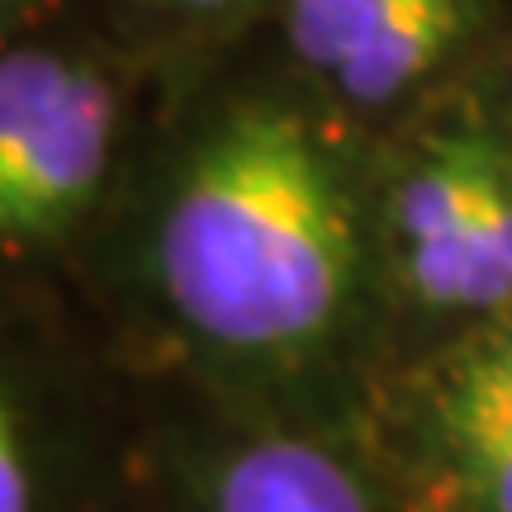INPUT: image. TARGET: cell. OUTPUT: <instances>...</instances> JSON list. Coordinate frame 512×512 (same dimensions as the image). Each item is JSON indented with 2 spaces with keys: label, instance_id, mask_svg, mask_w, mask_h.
Instances as JSON below:
<instances>
[{
  "label": "cell",
  "instance_id": "6da1fadb",
  "mask_svg": "<svg viewBox=\"0 0 512 512\" xmlns=\"http://www.w3.org/2000/svg\"><path fill=\"white\" fill-rule=\"evenodd\" d=\"M110 271L166 389L351 422L332 380L380 275L375 200L299 105L204 114L133 195Z\"/></svg>",
  "mask_w": 512,
  "mask_h": 512
},
{
  "label": "cell",
  "instance_id": "7a4b0ae2",
  "mask_svg": "<svg viewBox=\"0 0 512 512\" xmlns=\"http://www.w3.org/2000/svg\"><path fill=\"white\" fill-rule=\"evenodd\" d=\"M128 512H399L351 422L166 389L143 408Z\"/></svg>",
  "mask_w": 512,
  "mask_h": 512
},
{
  "label": "cell",
  "instance_id": "3957f363",
  "mask_svg": "<svg viewBox=\"0 0 512 512\" xmlns=\"http://www.w3.org/2000/svg\"><path fill=\"white\" fill-rule=\"evenodd\" d=\"M351 432L399 512H512V309L375 384Z\"/></svg>",
  "mask_w": 512,
  "mask_h": 512
},
{
  "label": "cell",
  "instance_id": "277c9868",
  "mask_svg": "<svg viewBox=\"0 0 512 512\" xmlns=\"http://www.w3.org/2000/svg\"><path fill=\"white\" fill-rule=\"evenodd\" d=\"M124 105L95 62L0 53V275H29L105 238Z\"/></svg>",
  "mask_w": 512,
  "mask_h": 512
},
{
  "label": "cell",
  "instance_id": "5b68a950",
  "mask_svg": "<svg viewBox=\"0 0 512 512\" xmlns=\"http://www.w3.org/2000/svg\"><path fill=\"white\" fill-rule=\"evenodd\" d=\"M380 266L394 290L446 323L512 309V271L479 204V128L422 138L375 200Z\"/></svg>",
  "mask_w": 512,
  "mask_h": 512
},
{
  "label": "cell",
  "instance_id": "8992f818",
  "mask_svg": "<svg viewBox=\"0 0 512 512\" xmlns=\"http://www.w3.org/2000/svg\"><path fill=\"white\" fill-rule=\"evenodd\" d=\"M138 422L0 328V512H128Z\"/></svg>",
  "mask_w": 512,
  "mask_h": 512
},
{
  "label": "cell",
  "instance_id": "52a82bcc",
  "mask_svg": "<svg viewBox=\"0 0 512 512\" xmlns=\"http://www.w3.org/2000/svg\"><path fill=\"white\" fill-rule=\"evenodd\" d=\"M465 29L470 0H418L328 76V91L351 110H389L456 53Z\"/></svg>",
  "mask_w": 512,
  "mask_h": 512
},
{
  "label": "cell",
  "instance_id": "ba28073f",
  "mask_svg": "<svg viewBox=\"0 0 512 512\" xmlns=\"http://www.w3.org/2000/svg\"><path fill=\"white\" fill-rule=\"evenodd\" d=\"M408 5L418 0H290L285 10L290 48L313 76L328 81L356 48H366Z\"/></svg>",
  "mask_w": 512,
  "mask_h": 512
},
{
  "label": "cell",
  "instance_id": "9c48e42d",
  "mask_svg": "<svg viewBox=\"0 0 512 512\" xmlns=\"http://www.w3.org/2000/svg\"><path fill=\"white\" fill-rule=\"evenodd\" d=\"M147 10L171 19H200V24H223V19H238L247 10H256V0H143Z\"/></svg>",
  "mask_w": 512,
  "mask_h": 512
},
{
  "label": "cell",
  "instance_id": "30bf717a",
  "mask_svg": "<svg viewBox=\"0 0 512 512\" xmlns=\"http://www.w3.org/2000/svg\"><path fill=\"white\" fill-rule=\"evenodd\" d=\"M24 10H29V0H0V29H5V24H15Z\"/></svg>",
  "mask_w": 512,
  "mask_h": 512
}]
</instances>
